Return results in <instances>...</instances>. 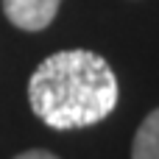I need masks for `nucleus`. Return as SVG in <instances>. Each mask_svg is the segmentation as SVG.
<instances>
[{
    "label": "nucleus",
    "mask_w": 159,
    "mask_h": 159,
    "mask_svg": "<svg viewBox=\"0 0 159 159\" xmlns=\"http://www.w3.org/2000/svg\"><path fill=\"white\" fill-rule=\"evenodd\" d=\"M28 101L34 115L50 129H84L112 115L117 78L106 59L92 50H59L34 70Z\"/></svg>",
    "instance_id": "obj_1"
},
{
    "label": "nucleus",
    "mask_w": 159,
    "mask_h": 159,
    "mask_svg": "<svg viewBox=\"0 0 159 159\" xmlns=\"http://www.w3.org/2000/svg\"><path fill=\"white\" fill-rule=\"evenodd\" d=\"M61 0H3V14L22 31H45L59 11Z\"/></svg>",
    "instance_id": "obj_2"
},
{
    "label": "nucleus",
    "mask_w": 159,
    "mask_h": 159,
    "mask_svg": "<svg viewBox=\"0 0 159 159\" xmlns=\"http://www.w3.org/2000/svg\"><path fill=\"white\" fill-rule=\"evenodd\" d=\"M131 159H159V109H154L137 129Z\"/></svg>",
    "instance_id": "obj_3"
},
{
    "label": "nucleus",
    "mask_w": 159,
    "mask_h": 159,
    "mask_svg": "<svg viewBox=\"0 0 159 159\" xmlns=\"http://www.w3.org/2000/svg\"><path fill=\"white\" fill-rule=\"evenodd\" d=\"M14 159H59V157H56V154H50V151H39V148H34V151L17 154Z\"/></svg>",
    "instance_id": "obj_4"
}]
</instances>
